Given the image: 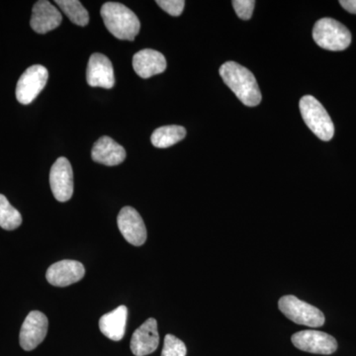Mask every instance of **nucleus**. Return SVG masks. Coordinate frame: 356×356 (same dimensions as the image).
<instances>
[{"label": "nucleus", "mask_w": 356, "mask_h": 356, "mask_svg": "<svg viewBox=\"0 0 356 356\" xmlns=\"http://www.w3.org/2000/svg\"><path fill=\"white\" fill-rule=\"evenodd\" d=\"M128 309L126 306L118 308L105 314L100 318V331L105 337L114 341H119L125 336L127 325Z\"/></svg>", "instance_id": "17"}, {"label": "nucleus", "mask_w": 356, "mask_h": 356, "mask_svg": "<svg viewBox=\"0 0 356 356\" xmlns=\"http://www.w3.org/2000/svg\"><path fill=\"white\" fill-rule=\"evenodd\" d=\"M49 79L48 70L43 65H35L23 72L16 86V98L23 105H28L36 99Z\"/></svg>", "instance_id": "6"}, {"label": "nucleus", "mask_w": 356, "mask_h": 356, "mask_svg": "<svg viewBox=\"0 0 356 356\" xmlns=\"http://www.w3.org/2000/svg\"><path fill=\"white\" fill-rule=\"evenodd\" d=\"M291 341L298 350L315 355H329L337 350V343L334 337L314 330L296 332L293 334Z\"/></svg>", "instance_id": "7"}, {"label": "nucleus", "mask_w": 356, "mask_h": 356, "mask_svg": "<svg viewBox=\"0 0 356 356\" xmlns=\"http://www.w3.org/2000/svg\"><path fill=\"white\" fill-rule=\"evenodd\" d=\"M339 4L348 13L356 14V0H341L339 1Z\"/></svg>", "instance_id": "24"}, {"label": "nucleus", "mask_w": 356, "mask_h": 356, "mask_svg": "<svg viewBox=\"0 0 356 356\" xmlns=\"http://www.w3.org/2000/svg\"><path fill=\"white\" fill-rule=\"evenodd\" d=\"M133 67L138 76L142 79H149L165 72L166 60L159 51L145 49L134 55Z\"/></svg>", "instance_id": "15"}, {"label": "nucleus", "mask_w": 356, "mask_h": 356, "mask_svg": "<svg viewBox=\"0 0 356 356\" xmlns=\"http://www.w3.org/2000/svg\"><path fill=\"white\" fill-rule=\"evenodd\" d=\"M56 4L62 9L74 24L84 27L88 24L89 15L88 10L77 0H57Z\"/></svg>", "instance_id": "19"}, {"label": "nucleus", "mask_w": 356, "mask_h": 356, "mask_svg": "<svg viewBox=\"0 0 356 356\" xmlns=\"http://www.w3.org/2000/svg\"><path fill=\"white\" fill-rule=\"evenodd\" d=\"M49 321L44 314L32 311L26 317L20 331V346L24 350H35L43 343L48 332Z\"/></svg>", "instance_id": "9"}, {"label": "nucleus", "mask_w": 356, "mask_h": 356, "mask_svg": "<svg viewBox=\"0 0 356 356\" xmlns=\"http://www.w3.org/2000/svg\"><path fill=\"white\" fill-rule=\"evenodd\" d=\"M50 185L54 197L58 202H67L74 194V172L69 159L58 158L51 166Z\"/></svg>", "instance_id": "8"}, {"label": "nucleus", "mask_w": 356, "mask_h": 356, "mask_svg": "<svg viewBox=\"0 0 356 356\" xmlns=\"http://www.w3.org/2000/svg\"><path fill=\"white\" fill-rule=\"evenodd\" d=\"M22 224V216L15 209L6 196L0 194V227L6 231H13Z\"/></svg>", "instance_id": "20"}, {"label": "nucleus", "mask_w": 356, "mask_h": 356, "mask_svg": "<svg viewBox=\"0 0 356 356\" xmlns=\"http://www.w3.org/2000/svg\"><path fill=\"white\" fill-rule=\"evenodd\" d=\"M156 4L172 16L181 15L185 6L184 0H158Z\"/></svg>", "instance_id": "23"}, {"label": "nucleus", "mask_w": 356, "mask_h": 356, "mask_svg": "<svg viewBox=\"0 0 356 356\" xmlns=\"http://www.w3.org/2000/svg\"><path fill=\"white\" fill-rule=\"evenodd\" d=\"M278 307L283 315L296 324L310 327H320L325 324V315L320 309L293 295L281 297Z\"/></svg>", "instance_id": "5"}, {"label": "nucleus", "mask_w": 356, "mask_h": 356, "mask_svg": "<svg viewBox=\"0 0 356 356\" xmlns=\"http://www.w3.org/2000/svg\"><path fill=\"white\" fill-rule=\"evenodd\" d=\"M220 76L245 106H257L261 102V89L254 74L247 67L236 62H227L220 67Z\"/></svg>", "instance_id": "1"}, {"label": "nucleus", "mask_w": 356, "mask_h": 356, "mask_svg": "<svg viewBox=\"0 0 356 356\" xmlns=\"http://www.w3.org/2000/svg\"><path fill=\"white\" fill-rule=\"evenodd\" d=\"M117 224L122 236L131 245L140 247L146 243V226L137 210L130 206L122 208L117 217Z\"/></svg>", "instance_id": "10"}, {"label": "nucleus", "mask_w": 356, "mask_h": 356, "mask_svg": "<svg viewBox=\"0 0 356 356\" xmlns=\"http://www.w3.org/2000/svg\"><path fill=\"white\" fill-rule=\"evenodd\" d=\"M86 269L81 262L65 259L51 264L47 270L46 278L51 285L67 287L84 277Z\"/></svg>", "instance_id": "11"}, {"label": "nucleus", "mask_w": 356, "mask_h": 356, "mask_svg": "<svg viewBox=\"0 0 356 356\" xmlns=\"http://www.w3.org/2000/svg\"><path fill=\"white\" fill-rule=\"evenodd\" d=\"M62 21V14L51 2L40 0L34 4L30 25L35 32L46 34L53 31L60 25Z\"/></svg>", "instance_id": "14"}, {"label": "nucleus", "mask_w": 356, "mask_h": 356, "mask_svg": "<svg viewBox=\"0 0 356 356\" xmlns=\"http://www.w3.org/2000/svg\"><path fill=\"white\" fill-rule=\"evenodd\" d=\"M186 353L184 341L172 334H166L161 356H185Z\"/></svg>", "instance_id": "21"}, {"label": "nucleus", "mask_w": 356, "mask_h": 356, "mask_svg": "<svg viewBox=\"0 0 356 356\" xmlns=\"http://www.w3.org/2000/svg\"><path fill=\"white\" fill-rule=\"evenodd\" d=\"M86 81L92 88L110 89L115 84L114 70L112 63L103 54L91 55L86 70Z\"/></svg>", "instance_id": "12"}, {"label": "nucleus", "mask_w": 356, "mask_h": 356, "mask_svg": "<svg viewBox=\"0 0 356 356\" xmlns=\"http://www.w3.org/2000/svg\"><path fill=\"white\" fill-rule=\"evenodd\" d=\"M185 136H186V130L182 126H163L154 130L151 140L154 147L165 149L184 140Z\"/></svg>", "instance_id": "18"}, {"label": "nucleus", "mask_w": 356, "mask_h": 356, "mask_svg": "<svg viewBox=\"0 0 356 356\" xmlns=\"http://www.w3.org/2000/svg\"><path fill=\"white\" fill-rule=\"evenodd\" d=\"M314 41L325 50H346L351 43V33L348 28L332 18H322L313 29Z\"/></svg>", "instance_id": "4"}, {"label": "nucleus", "mask_w": 356, "mask_h": 356, "mask_svg": "<svg viewBox=\"0 0 356 356\" xmlns=\"http://www.w3.org/2000/svg\"><path fill=\"white\" fill-rule=\"evenodd\" d=\"M159 343L158 323L156 318H149L134 332L131 350L136 356L151 355L156 350Z\"/></svg>", "instance_id": "13"}, {"label": "nucleus", "mask_w": 356, "mask_h": 356, "mask_svg": "<svg viewBox=\"0 0 356 356\" xmlns=\"http://www.w3.org/2000/svg\"><path fill=\"white\" fill-rule=\"evenodd\" d=\"M299 106L302 118L312 132L320 140H331L334 135V126L322 103L314 96L306 95L300 99Z\"/></svg>", "instance_id": "3"}, {"label": "nucleus", "mask_w": 356, "mask_h": 356, "mask_svg": "<svg viewBox=\"0 0 356 356\" xmlns=\"http://www.w3.org/2000/svg\"><path fill=\"white\" fill-rule=\"evenodd\" d=\"M100 14L107 30L117 39L134 41L139 34V18L124 4L106 2L103 4Z\"/></svg>", "instance_id": "2"}, {"label": "nucleus", "mask_w": 356, "mask_h": 356, "mask_svg": "<svg viewBox=\"0 0 356 356\" xmlns=\"http://www.w3.org/2000/svg\"><path fill=\"white\" fill-rule=\"evenodd\" d=\"M126 151L121 145L107 136L100 138L93 145L91 158L102 165L114 166L120 165L126 159Z\"/></svg>", "instance_id": "16"}, {"label": "nucleus", "mask_w": 356, "mask_h": 356, "mask_svg": "<svg viewBox=\"0 0 356 356\" xmlns=\"http://www.w3.org/2000/svg\"><path fill=\"white\" fill-rule=\"evenodd\" d=\"M234 9L236 15L243 20H250L254 9V0H234Z\"/></svg>", "instance_id": "22"}]
</instances>
